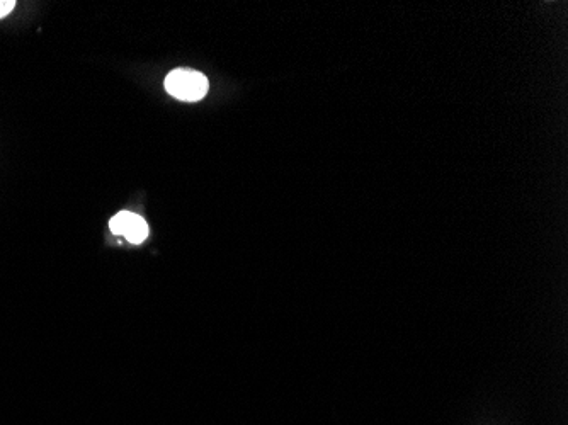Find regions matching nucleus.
<instances>
[{
    "instance_id": "f03ea898",
    "label": "nucleus",
    "mask_w": 568,
    "mask_h": 425,
    "mask_svg": "<svg viewBox=\"0 0 568 425\" xmlns=\"http://www.w3.org/2000/svg\"><path fill=\"white\" fill-rule=\"evenodd\" d=\"M123 237L130 242V244H142L148 237V225L143 220L142 216L135 215L131 216L130 223L126 227L125 235Z\"/></svg>"
},
{
    "instance_id": "f257e3e1",
    "label": "nucleus",
    "mask_w": 568,
    "mask_h": 425,
    "mask_svg": "<svg viewBox=\"0 0 568 425\" xmlns=\"http://www.w3.org/2000/svg\"><path fill=\"white\" fill-rule=\"evenodd\" d=\"M210 82L191 68H177L165 77V91L179 101L196 102L208 94Z\"/></svg>"
},
{
    "instance_id": "20e7f679",
    "label": "nucleus",
    "mask_w": 568,
    "mask_h": 425,
    "mask_svg": "<svg viewBox=\"0 0 568 425\" xmlns=\"http://www.w3.org/2000/svg\"><path fill=\"white\" fill-rule=\"evenodd\" d=\"M16 7V2L14 0H0V19L9 16Z\"/></svg>"
},
{
    "instance_id": "7ed1b4c3",
    "label": "nucleus",
    "mask_w": 568,
    "mask_h": 425,
    "mask_svg": "<svg viewBox=\"0 0 568 425\" xmlns=\"http://www.w3.org/2000/svg\"><path fill=\"white\" fill-rule=\"evenodd\" d=\"M131 216L133 213L130 211H121L118 215L113 216L111 221H109V228H111V232L114 235H125L126 227H128V223H130Z\"/></svg>"
}]
</instances>
